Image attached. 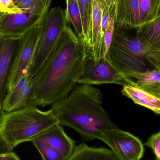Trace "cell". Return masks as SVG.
<instances>
[{
  "label": "cell",
  "instance_id": "1",
  "mask_svg": "<svg viewBox=\"0 0 160 160\" xmlns=\"http://www.w3.org/2000/svg\"><path fill=\"white\" fill-rule=\"evenodd\" d=\"M87 48L70 26L32 79L31 104L44 107L67 96L82 75Z\"/></svg>",
  "mask_w": 160,
  "mask_h": 160
},
{
  "label": "cell",
  "instance_id": "2",
  "mask_svg": "<svg viewBox=\"0 0 160 160\" xmlns=\"http://www.w3.org/2000/svg\"><path fill=\"white\" fill-rule=\"evenodd\" d=\"M52 105L59 124L73 129L86 141L101 140L102 131L117 128L102 107L101 91L93 86L78 84Z\"/></svg>",
  "mask_w": 160,
  "mask_h": 160
},
{
  "label": "cell",
  "instance_id": "3",
  "mask_svg": "<svg viewBox=\"0 0 160 160\" xmlns=\"http://www.w3.org/2000/svg\"><path fill=\"white\" fill-rule=\"evenodd\" d=\"M115 30L113 39L107 53V61L132 82L137 74L155 69L149 59V49L138 28Z\"/></svg>",
  "mask_w": 160,
  "mask_h": 160
},
{
  "label": "cell",
  "instance_id": "4",
  "mask_svg": "<svg viewBox=\"0 0 160 160\" xmlns=\"http://www.w3.org/2000/svg\"><path fill=\"white\" fill-rule=\"evenodd\" d=\"M58 124L59 121L51 109L42 111L32 105L10 112H2L0 118L2 133L12 148L21 143L32 142Z\"/></svg>",
  "mask_w": 160,
  "mask_h": 160
},
{
  "label": "cell",
  "instance_id": "5",
  "mask_svg": "<svg viewBox=\"0 0 160 160\" xmlns=\"http://www.w3.org/2000/svg\"><path fill=\"white\" fill-rule=\"evenodd\" d=\"M67 23L65 12L62 8L56 7L48 11L42 22L41 37L30 68L32 77L56 47Z\"/></svg>",
  "mask_w": 160,
  "mask_h": 160
},
{
  "label": "cell",
  "instance_id": "6",
  "mask_svg": "<svg viewBox=\"0 0 160 160\" xmlns=\"http://www.w3.org/2000/svg\"><path fill=\"white\" fill-rule=\"evenodd\" d=\"M52 0H38L21 13H3L0 17V36L19 38L42 21Z\"/></svg>",
  "mask_w": 160,
  "mask_h": 160
},
{
  "label": "cell",
  "instance_id": "7",
  "mask_svg": "<svg viewBox=\"0 0 160 160\" xmlns=\"http://www.w3.org/2000/svg\"><path fill=\"white\" fill-rule=\"evenodd\" d=\"M43 20L22 37L19 48L12 63L8 91L13 88L24 75L30 72L41 37Z\"/></svg>",
  "mask_w": 160,
  "mask_h": 160
},
{
  "label": "cell",
  "instance_id": "8",
  "mask_svg": "<svg viewBox=\"0 0 160 160\" xmlns=\"http://www.w3.org/2000/svg\"><path fill=\"white\" fill-rule=\"evenodd\" d=\"M100 140L109 146L118 160H140L144 153L139 138L118 128L102 131Z\"/></svg>",
  "mask_w": 160,
  "mask_h": 160
},
{
  "label": "cell",
  "instance_id": "9",
  "mask_svg": "<svg viewBox=\"0 0 160 160\" xmlns=\"http://www.w3.org/2000/svg\"><path fill=\"white\" fill-rule=\"evenodd\" d=\"M78 84L92 86L105 84L132 85V82L124 78L107 59H102L97 62L90 55L87 59L83 72Z\"/></svg>",
  "mask_w": 160,
  "mask_h": 160
},
{
  "label": "cell",
  "instance_id": "10",
  "mask_svg": "<svg viewBox=\"0 0 160 160\" xmlns=\"http://www.w3.org/2000/svg\"><path fill=\"white\" fill-rule=\"evenodd\" d=\"M21 38L0 36V118L12 63L19 48Z\"/></svg>",
  "mask_w": 160,
  "mask_h": 160
},
{
  "label": "cell",
  "instance_id": "11",
  "mask_svg": "<svg viewBox=\"0 0 160 160\" xmlns=\"http://www.w3.org/2000/svg\"><path fill=\"white\" fill-rule=\"evenodd\" d=\"M32 79V77L28 72L13 88L7 91L2 104V112H10L31 104Z\"/></svg>",
  "mask_w": 160,
  "mask_h": 160
},
{
  "label": "cell",
  "instance_id": "12",
  "mask_svg": "<svg viewBox=\"0 0 160 160\" xmlns=\"http://www.w3.org/2000/svg\"><path fill=\"white\" fill-rule=\"evenodd\" d=\"M33 139L58 151L66 160L72 156L76 148L75 142L67 135L59 124L52 126Z\"/></svg>",
  "mask_w": 160,
  "mask_h": 160
},
{
  "label": "cell",
  "instance_id": "13",
  "mask_svg": "<svg viewBox=\"0 0 160 160\" xmlns=\"http://www.w3.org/2000/svg\"><path fill=\"white\" fill-rule=\"evenodd\" d=\"M115 26L117 29L139 28L141 26L139 0H117Z\"/></svg>",
  "mask_w": 160,
  "mask_h": 160
},
{
  "label": "cell",
  "instance_id": "14",
  "mask_svg": "<svg viewBox=\"0 0 160 160\" xmlns=\"http://www.w3.org/2000/svg\"><path fill=\"white\" fill-rule=\"evenodd\" d=\"M102 9L96 0L93 1L90 34V48L88 53L96 62H99L102 56V37L101 21Z\"/></svg>",
  "mask_w": 160,
  "mask_h": 160
},
{
  "label": "cell",
  "instance_id": "15",
  "mask_svg": "<svg viewBox=\"0 0 160 160\" xmlns=\"http://www.w3.org/2000/svg\"><path fill=\"white\" fill-rule=\"evenodd\" d=\"M122 93L134 103L150 109L160 114V98L139 88L131 85L123 86Z\"/></svg>",
  "mask_w": 160,
  "mask_h": 160
},
{
  "label": "cell",
  "instance_id": "16",
  "mask_svg": "<svg viewBox=\"0 0 160 160\" xmlns=\"http://www.w3.org/2000/svg\"><path fill=\"white\" fill-rule=\"evenodd\" d=\"M67 160H118L111 149L91 147L84 143L75 148L73 155Z\"/></svg>",
  "mask_w": 160,
  "mask_h": 160
},
{
  "label": "cell",
  "instance_id": "17",
  "mask_svg": "<svg viewBox=\"0 0 160 160\" xmlns=\"http://www.w3.org/2000/svg\"><path fill=\"white\" fill-rule=\"evenodd\" d=\"M134 86L160 98V70L157 68L137 74L133 78Z\"/></svg>",
  "mask_w": 160,
  "mask_h": 160
},
{
  "label": "cell",
  "instance_id": "18",
  "mask_svg": "<svg viewBox=\"0 0 160 160\" xmlns=\"http://www.w3.org/2000/svg\"><path fill=\"white\" fill-rule=\"evenodd\" d=\"M138 30L149 51L160 50V16Z\"/></svg>",
  "mask_w": 160,
  "mask_h": 160
},
{
  "label": "cell",
  "instance_id": "19",
  "mask_svg": "<svg viewBox=\"0 0 160 160\" xmlns=\"http://www.w3.org/2000/svg\"><path fill=\"white\" fill-rule=\"evenodd\" d=\"M94 0H78L79 6L84 32V44L87 48H90L91 21Z\"/></svg>",
  "mask_w": 160,
  "mask_h": 160
},
{
  "label": "cell",
  "instance_id": "20",
  "mask_svg": "<svg viewBox=\"0 0 160 160\" xmlns=\"http://www.w3.org/2000/svg\"><path fill=\"white\" fill-rule=\"evenodd\" d=\"M66 3L65 12L67 22L73 25L76 33L84 44L83 29L78 0H66Z\"/></svg>",
  "mask_w": 160,
  "mask_h": 160
},
{
  "label": "cell",
  "instance_id": "21",
  "mask_svg": "<svg viewBox=\"0 0 160 160\" xmlns=\"http://www.w3.org/2000/svg\"><path fill=\"white\" fill-rule=\"evenodd\" d=\"M159 1L160 0H139L141 26L151 22L156 19Z\"/></svg>",
  "mask_w": 160,
  "mask_h": 160
},
{
  "label": "cell",
  "instance_id": "22",
  "mask_svg": "<svg viewBox=\"0 0 160 160\" xmlns=\"http://www.w3.org/2000/svg\"><path fill=\"white\" fill-rule=\"evenodd\" d=\"M115 8L111 11L110 20L106 31L102 37V59H106L107 53L113 39L115 26Z\"/></svg>",
  "mask_w": 160,
  "mask_h": 160
},
{
  "label": "cell",
  "instance_id": "23",
  "mask_svg": "<svg viewBox=\"0 0 160 160\" xmlns=\"http://www.w3.org/2000/svg\"><path fill=\"white\" fill-rule=\"evenodd\" d=\"M32 142L40 153L43 160H66L58 151L53 150L39 141L33 139Z\"/></svg>",
  "mask_w": 160,
  "mask_h": 160
},
{
  "label": "cell",
  "instance_id": "24",
  "mask_svg": "<svg viewBox=\"0 0 160 160\" xmlns=\"http://www.w3.org/2000/svg\"><path fill=\"white\" fill-rule=\"evenodd\" d=\"M145 145L153 150L157 159L160 160V131L148 138Z\"/></svg>",
  "mask_w": 160,
  "mask_h": 160
},
{
  "label": "cell",
  "instance_id": "25",
  "mask_svg": "<svg viewBox=\"0 0 160 160\" xmlns=\"http://www.w3.org/2000/svg\"><path fill=\"white\" fill-rule=\"evenodd\" d=\"M0 11L7 14H17L22 12L15 4L13 0H0Z\"/></svg>",
  "mask_w": 160,
  "mask_h": 160
},
{
  "label": "cell",
  "instance_id": "26",
  "mask_svg": "<svg viewBox=\"0 0 160 160\" xmlns=\"http://www.w3.org/2000/svg\"><path fill=\"white\" fill-rule=\"evenodd\" d=\"M149 59L153 66L160 70V50L149 51Z\"/></svg>",
  "mask_w": 160,
  "mask_h": 160
},
{
  "label": "cell",
  "instance_id": "27",
  "mask_svg": "<svg viewBox=\"0 0 160 160\" xmlns=\"http://www.w3.org/2000/svg\"><path fill=\"white\" fill-rule=\"evenodd\" d=\"M110 16L111 12H107L102 14L101 21V33L102 37L109 24Z\"/></svg>",
  "mask_w": 160,
  "mask_h": 160
},
{
  "label": "cell",
  "instance_id": "28",
  "mask_svg": "<svg viewBox=\"0 0 160 160\" xmlns=\"http://www.w3.org/2000/svg\"><path fill=\"white\" fill-rule=\"evenodd\" d=\"M38 0H21L17 5V7L22 11L28 9Z\"/></svg>",
  "mask_w": 160,
  "mask_h": 160
},
{
  "label": "cell",
  "instance_id": "29",
  "mask_svg": "<svg viewBox=\"0 0 160 160\" xmlns=\"http://www.w3.org/2000/svg\"><path fill=\"white\" fill-rule=\"evenodd\" d=\"M117 0H105L104 7L102 9V14L107 12H111V10L116 7Z\"/></svg>",
  "mask_w": 160,
  "mask_h": 160
},
{
  "label": "cell",
  "instance_id": "30",
  "mask_svg": "<svg viewBox=\"0 0 160 160\" xmlns=\"http://www.w3.org/2000/svg\"><path fill=\"white\" fill-rule=\"evenodd\" d=\"M0 160H20L16 153L12 152L0 155Z\"/></svg>",
  "mask_w": 160,
  "mask_h": 160
},
{
  "label": "cell",
  "instance_id": "31",
  "mask_svg": "<svg viewBox=\"0 0 160 160\" xmlns=\"http://www.w3.org/2000/svg\"><path fill=\"white\" fill-rule=\"evenodd\" d=\"M96 1L98 3V4L100 6V7L102 8V9H103L105 0H96Z\"/></svg>",
  "mask_w": 160,
  "mask_h": 160
},
{
  "label": "cell",
  "instance_id": "32",
  "mask_svg": "<svg viewBox=\"0 0 160 160\" xmlns=\"http://www.w3.org/2000/svg\"><path fill=\"white\" fill-rule=\"evenodd\" d=\"M160 0L159 1V3L158 7V11H157V16H156V18H158V17H160Z\"/></svg>",
  "mask_w": 160,
  "mask_h": 160
},
{
  "label": "cell",
  "instance_id": "33",
  "mask_svg": "<svg viewBox=\"0 0 160 160\" xmlns=\"http://www.w3.org/2000/svg\"><path fill=\"white\" fill-rule=\"evenodd\" d=\"M21 1V0H13L14 3H15V4H16V5H17Z\"/></svg>",
  "mask_w": 160,
  "mask_h": 160
},
{
  "label": "cell",
  "instance_id": "34",
  "mask_svg": "<svg viewBox=\"0 0 160 160\" xmlns=\"http://www.w3.org/2000/svg\"><path fill=\"white\" fill-rule=\"evenodd\" d=\"M3 13H3V12H1V11H0V17H1V15H2V14H3Z\"/></svg>",
  "mask_w": 160,
  "mask_h": 160
},
{
  "label": "cell",
  "instance_id": "35",
  "mask_svg": "<svg viewBox=\"0 0 160 160\" xmlns=\"http://www.w3.org/2000/svg\"><path fill=\"white\" fill-rule=\"evenodd\" d=\"M156 160H158V159H156Z\"/></svg>",
  "mask_w": 160,
  "mask_h": 160
}]
</instances>
